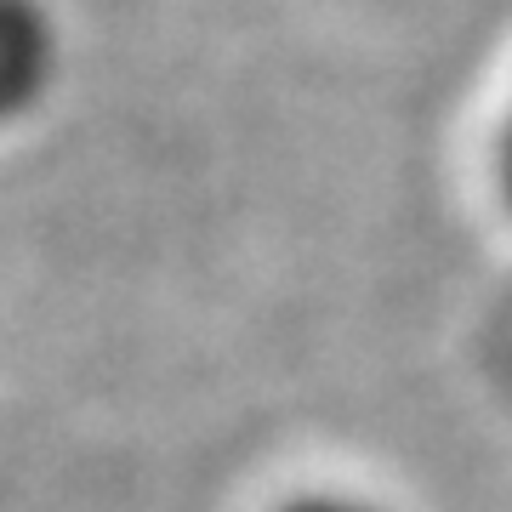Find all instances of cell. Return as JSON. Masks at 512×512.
<instances>
[{
	"label": "cell",
	"instance_id": "cell-1",
	"mask_svg": "<svg viewBox=\"0 0 512 512\" xmlns=\"http://www.w3.org/2000/svg\"><path fill=\"white\" fill-rule=\"evenodd\" d=\"M63 69V35L46 0H0V126H18L46 103Z\"/></svg>",
	"mask_w": 512,
	"mask_h": 512
},
{
	"label": "cell",
	"instance_id": "cell-2",
	"mask_svg": "<svg viewBox=\"0 0 512 512\" xmlns=\"http://www.w3.org/2000/svg\"><path fill=\"white\" fill-rule=\"evenodd\" d=\"M268 512H393L387 501H376V495L365 490H336V484H313V490H291L279 495Z\"/></svg>",
	"mask_w": 512,
	"mask_h": 512
}]
</instances>
